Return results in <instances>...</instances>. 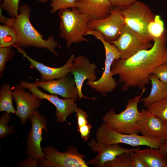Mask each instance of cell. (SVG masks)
Instances as JSON below:
<instances>
[{
	"instance_id": "cell-1",
	"label": "cell",
	"mask_w": 167,
	"mask_h": 167,
	"mask_svg": "<svg viewBox=\"0 0 167 167\" xmlns=\"http://www.w3.org/2000/svg\"><path fill=\"white\" fill-rule=\"evenodd\" d=\"M150 49L141 50L125 59L114 60L112 65L113 75L118 76L122 90L127 91L136 87L142 90L150 81L149 75L159 65L167 62V31L160 37L153 39Z\"/></svg>"
},
{
	"instance_id": "cell-2",
	"label": "cell",
	"mask_w": 167,
	"mask_h": 167,
	"mask_svg": "<svg viewBox=\"0 0 167 167\" xmlns=\"http://www.w3.org/2000/svg\"><path fill=\"white\" fill-rule=\"evenodd\" d=\"M20 13L15 18L12 27L18 34V39L16 44L21 48L34 47L47 49L56 56L58 54L55 50L58 46V43L53 36L45 40L43 35L33 26L29 17L31 8L27 4L19 6Z\"/></svg>"
},
{
	"instance_id": "cell-3",
	"label": "cell",
	"mask_w": 167,
	"mask_h": 167,
	"mask_svg": "<svg viewBox=\"0 0 167 167\" xmlns=\"http://www.w3.org/2000/svg\"><path fill=\"white\" fill-rule=\"evenodd\" d=\"M146 89L142 90L139 95L128 100L125 109L121 112L117 113L111 109L102 117L103 123L112 129L122 134L139 133L137 122L140 112L138 109V104Z\"/></svg>"
},
{
	"instance_id": "cell-4",
	"label": "cell",
	"mask_w": 167,
	"mask_h": 167,
	"mask_svg": "<svg viewBox=\"0 0 167 167\" xmlns=\"http://www.w3.org/2000/svg\"><path fill=\"white\" fill-rule=\"evenodd\" d=\"M60 20V36L66 41L68 47L73 43L88 42L84 37L89 28L90 20L85 15L78 12L75 8L58 11Z\"/></svg>"
},
{
	"instance_id": "cell-5",
	"label": "cell",
	"mask_w": 167,
	"mask_h": 167,
	"mask_svg": "<svg viewBox=\"0 0 167 167\" xmlns=\"http://www.w3.org/2000/svg\"><path fill=\"white\" fill-rule=\"evenodd\" d=\"M90 35L101 41L103 45L105 52V66L104 71L99 79L95 81L88 80L87 84L99 93L105 94L113 91L117 86V83L113 77L111 66L114 60L120 58V53L114 45L106 41L98 31L92 30L90 32Z\"/></svg>"
},
{
	"instance_id": "cell-6",
	"label": "cell",
	"mask_w": 167,
	"mask_h": 167,
	"mask_svg": "<svg viewBox=\"0 0 167 167\" xmlns=\"http://www.w3.org/2000/svg\"><path fill=\"white\" fill-rule=\"evenodd\" d=\"M96 138L97 142L105 144L123 143L134 147L145 145L156 149L165 141L162 139L149 138L135 133H121L109 128L103 123L97 129Z\"/></svg>"
},
{
	"instance_id": "cell-7",
	"label": "cell",
	"mask_w": 167,
	"mask_h": 167,
	"mask_svg": "<svg viewBox=\"0 0 167 167\" xmlns=\"http://www.w3.org/2000/svg\"><path fill=\"white\" fill-rule=\"evenodd\" d=\"M120 9L125 24L141 36L153 41L148 33V28L155 15L149 7L144 3L137 1Z\"/></svg>"
},
{
	"instance_id": "cell-8",
	"label": "cell",
	"mask_w": 167,
	"mask_h": 167,
	"mask_svg": "<svg viewBox=\"0 0 167 167\" xmlns=\"http://www.w3.org/2000/svg\"><path fill=\"white\" fill-rule=\"evenodd\" d=\"M44 158L38 161L43 167H88L84 159L85 156L79 153L76 148L70 146L64 152H60L52 146L42 148Z\"/></svg>"
},
{
	"instance_id": "cell-9",
	"label": "cell",
	"mask_w": 167,
	"mask_h": 167,
	"mask_svg": "<svg viewBox=\"0 0 167 167\" xmlns=\"http://www.w3.org/2000/svg\"><path fill=\"white\" fill-rule=\"evenodd\" d=\"M152 41L141 36L125 24L122 28L119 36L110 43L114 45L120 54V59H125L139 51L150 49L153 44Z\"/></svg>"
},
{
	"instance_id": "cell-10",
	"label": "cell",
	"mask_w": 167,
	"mask_h": 167,
	"mask_svg": "<svg viewBox=\"0 0 167 167\" xmlns=\"http://www.w3.org/2000/svg\"><path fill=\"white\" fill-rule=\"evenodd\" d=\"M29 118L31 123V128L28 134L26 154L28 159L38 161L44 158L41 142L43 139V130L46 132L48 131L47 119L36 109Z\"/></svg>"
},
{
	"instance_id": "cell-11",
	"label": "cell",
	"mask_w": 167,
	"mask_h": 167,
	"mask_svg": "<svg viewBox=\"0 0 167 167\" xmlns=\"http://www.w3.org/2000/svg\"><path fill=\"white\" fill-rule=\"evenodd\" d=\"M20 85L28 89L40 100L46 99L53 104L56 108L55 115L57 121L60 123L65 122L67 117L75 112L78 108L75 102L76 98L62 99L57 95L49 94L42 92L34 83L21 80Z\"/></svg>"
},
{
	"instance_id": "cell-12",
	"label": "cell",
	"mask_w": 167,
	"mask_h": 167,
	"mask_svg": "<svg viewBox=\"0 0 167 167\" xmlns=\"http://www.w3.org/2000/svg\"><path fill=\"white\" fill-rule=\"evenodd\" d=\"M125 25L124 19L121 13L120 8L115 7L107 17L99 20H90L88 27L100 32L106 41L110 43L118 38Z\"/></svg>"
},
{
	"instance_id": "cell-13",
	"label": "cell",
	"mask_w": 167,
	"mask_h": 167,
	"mask_svg": "<svg viewBox=\"0 0 167 167\" xmlns=\"http://www.w3.org/2000/svg\"><path fill=\"white\" fill-rule=\"evenodd\" d=\"M88 146L93 152H97L98 155L94 158L86 161V163L96 167H103L105 162L113 160L118 155L135 152L140 148L139 146L136 148H126L121 147L119 143L105 144L97 142L94 139L88 143Z\"/></svg>"
},
{
	"instance_id": "cell-14",
	"label": "cell",
	"mask_w": 167,
	"mask_h": 167,
	"mask_svg": "<svg viewBox=\"0 0 167 167\" xmlns=\"http://www.w3.org/2000/svg\"><path fill=\"white\" fill-rule=\"evenodd\" d=\"M13 96L16 106L15 113L24 124L34 110L41 105L40 100L32 93L26 91L20 84L14 89Z\"/></svg>"
},
{
	"instance_id": "cell-15",
	"label": "cell",
	"mask_w": 167,
	"mask_h": 167,
	"mask_svg": "<svg viewBox=\"0 0 167 167\" xmlns=\"http://www.w3.org/2000/svg\"><path fill=\"white\" fill-rule=\"evenodd\" d=\"M96 68L95 63L91 62L89 59L84 55H80L74 58L71 67L70 73L73 75L79 99L83 97L94 99L84 96L82 93V89L85 80H96L95 70Z\"/></svg>"
},
{
	"instance_id": "cell-16",
	"label": "cell",
	"mask_w": 167,
	"mask_h": 167,
	"mask_svg": "<svg viewBox=\"0 0 167 167\" xmlns=\"http://www.w3.org/2000/svg\"><path fill=\"white\" fill-rule=\"evenodd\" d=\"M13 47L16 48L24 58L27 59L29 62L31 67L39 72L41 75V80L42 81L58 79L67 75L71 72V67L75 57L74 54H71L63 66L58 68L52 67L33 59L21 47L16 44L14 45Z\"/></svg>"
},
{
	"instance_id": "cell-17",
	"label": "cell",
	"mask_w": 167,
	"mask_h": 167,
	"mask_svg": "<svg viewBox=\"0 0 167 167\" xmlns=\"http://www.w3.org/2000/svg\"><path fill=\"white\" fill-rule=\"evenodd\" d=\"M34 84L51 94L58 95L64 98H77L78 96L74 79L68 74L57 80H36Z\"/></svg>"
},
{
	"instance_id": "cell-18",
	"label": "cell",
	"mask_w": 167,
	"mask_h": 167,
	"mask_svg": "<svg viewBox=\"0 0 167 167\" xmlns=\"http://www.w3.org/2000/svg\"><path fill=\"white\" fill-rule=\"evenodd\" d=\"M137 124L142 135L156 139H162L167 129V125L160 118L145 109L140 112Z\"/></svg>"
},
{
	"instance_id": "cell-19",
	"label": "cell",
	"mask_w": 167,
	"mask_h": 167,
	"mask_svg": "<svg viewBox=\"0 0 167 167\" xmlns=\"http://www.w3.org/2000/svg\"><path fill=\"white\" fill-rule=\"evenodd\" d=\"M113 7L110 0H79L75 8L86 15L90 20H94L108 16Z\"/></svg>"
},
{
	"instance_id": "cell-20",
	"label": "cell",
	"mask_w": 167,
	"mask_h": 167,
	"mask_svg": "<svg viewBox=\"0 0 167 167\" xmlns=\"http://www.w3.org/2000/svg\"><path fill=\"white\" fill-rule=\"evenodd\" d=\"M148 79L152 86L150 93L147 96L141 98L139 101L146 108L167 97V84L162 82L152 73L149 75Z\"/></svg>"
},
{
	"instance_id": "cell-21",
	"label": "cell",
	"mask_w": 167,
	"mask_h": 167,
	"mask_svg": "<svg viewBox=\"0 0 167 167\" xmlns=\"http://www.w3.org/2000/svg\"><path fill=\"white\" fill-rule=\"evenodd\" d=\"M142 159L147 167H167L165 156L161 154L158 149L147 148L135 152Z\"/></svg>"
},
{
	"instance_id": "cell-22",
	"label": "cell",
	"mask_w": 167,
	"mask_h": 167,
	"mask_svg": "<svg viewBox=\"0 0 167 167\" xmlns=\"http://www.w3.org/2000/svg\"><path fill=\"white\" fill-rule=\"evenodd\" d=\"M13 92L10 85L7 84L2 85L0 90V111L15 113L12 105Z\"/></svg>"
},
{
	"instance_id": "cell-23",
	"label": "cell",
	"mask_w": 167,
	"mask_h": 167,
	"mask_svg": "<svg viewBox=\"0 0 167 167\" xmlns=\"http://www.w3.org/2000/svg\"><path fill=\"white\" fill-rule=\"evenodd\" d=\"M18 39L17 33L13 27L4 24L0 25V48L13 47Z\"/></svg>"
},
{
	"instance_id": "cell-24",
	"label": "cell",
	"mask_w": 167,
	"mask_h": 167,
	"mask_svg": "<svg viewBox=\"0 0 167 167\" xmlns=\"http://www.w3.org/2000/svg\"><path fill=\"white\" fill-rule=\"evenodd\" d=\"M147 108V109L160 118L167 125V97L154 102Z\"/></svg>"
},
{
	"instance_id": "cell-25",
	"label": "cell",
	"mask_w": 167,
	"mask_h": 167,
	"mask_svg": "<svg viewBox=\"0 0 167 167\" xmlns=\"http://www.w3.org/2000/svg\"><path fill=\"white\" fill-rule=\"evenodd\" d=\"M165 29L164 22L159 15H155L154 19L149 24L148 30V33L153 40L160 37Z\"/></svg>"
},
{
	"instance_id": "cell-26",
	"label": "cell",
	"mask_w": 167,
	"mask_h": 167,
	"mask_svg": "<svg viewBox=\"0 0 167 167\" xmlns=\"http://www.w3.org/2000/svg\"><path fill=\"white\" fill-rule=\"evenodd\" d=\"M130 152L118 155L113 160L105 162L103 167H131Z\"/></svg>"
},
{
	"instance_id": "cell-27",
	"label": "cell",
	"mask_w": 167,
	"mask_h": 167,
	"mask_svg": "<svg viewBox=\"0 0 167 167\" xmlns=\"http://www.w3.org/2000/svg\"><path fill=\"white\" fill-rule=\"evenodd\" d=\"M50 4V12L54 13L58 11L68 8H75L77 0H51Z\"/></svg>"
},
{
	"instance_id": "cell-28",
	"label": "cell",
	"mask_w": 167,
	"mask_h": 167,
	"mask_svg": "<svg viewBox=\"0 0 167 167\" xmlns=\"http://www.w3.org/2000/svg\"><path fill=\"white\" fill-rule=\"evenodd\" d=\"M12 46L0 48V74L1 77L6 68V62L11 61L15 52L12 50Z\"/></svg>"
},
{
	"instance_id": "cell-29",
	"label": "cell",
	"mask_w": 167,
	"mask_h": 167,
	"mask_svg": "<svg viewBox=\"0 0 167 167\" xmlns=\"http://www.w3.org/2000/svg\"><path fill=\"white\" fill-rule=\"evenodd\" d=\"M10 113L5 112L3 113L0 118V138L2 139L8 135L13 134L14 131L13 126H9L8 123L11 119Z\"/></svg>"
},
{
	"instance_id": "cell-30",
	"label": "cell",
	"mask_w": 167,
	"mask_h": 167,
	"mask_svg": "<svg viewBox=\"0 0 167 167\" xmlns=\"http://www.w3.org/2000/svg\"><path fill=\"white\" fill-rule=\"evenodd\" d=\"M19 0H3L0 7L6 11L8 14L13 18L18 15Z\"/></svg>"
},
{
	"instance_id": "cell-31",
	"label": "cell",
	"mask_w": 167,
	"mask_h": 167,
	"mask_svg": "<svg viewBox=\"0 0 167 167\" xmlns=\"http://www.w3.org/2000/svg\"><path fill=\"white\" fill-rule=\"evenodd\" d=\"M152 73L162 82L167 84V62L156 67L153 71Z\"/></svg>"
},
{
	"instance_id": "cell-32",
	"label": "cell",
	"mask_w": 167,
	"mask_h": 167,
	"mask_svg": "<svg viewBox=\"0 0 167 167\" xmlns=\"http://www.w3.org/2000/svg\"><path fill=\"white\" fill-rule=\"evenodd\" d=\"M75 112L77 119L76 126L78 128L88 123L87 118L89 116L86 112L81 108H78Z\"/></svg>"
},
{
	"instance_id": "cell-33",
	"label": "cell",
	"mask_w": 167,
	"mask_h": 167,
	"mask_svg": "<svg viewBox=\"0 0 167 167\" xmlns=\"http://www.w3.org/2000/svg\"><path fill=\"white\" fill-rule=\"evenodd\" d=\"M130 155L131 167H147L142 159L135 152H130Z\"/></svg>"
},
{
	"instance_id": "cell-34",
	"label": "cell",
	"mask_w": 167,
	"mask_h": 167,
	"mask_svg": "<svg viewBox=\"0 0 167 167\" xmlns=\"http://www.w3.org/2000/svg\"><path fill=\"white\" fill-rule=\"evenodd\" d=\"M92 128L91 125L89 124L82 126L78 128L77 131L79 132L81 138L84 141L87 142L88 141Z\"/></svg>"
},
{
	"instance_id": "cell-35",
	"label": "cell",
	"mask_w": 167,
	"mask_h": 167,
	"mask_svg": "<svg viewBox=\"0 0 167 167\" xmlns=\"http://www.w3.org/2000/svg\"><path fill=\"white\" fill-rule=\"evenodd\" d=\"M110 1L113 7L122 8L134 3L137 0H110Z\"/></svg>"
},
{
	"instance_id": "cell-36",
	"label": "cell",
	"mask_w": 167,
	"mask_h": 167,
	"mask_svg": "<svg viewBox=\"0 0 167 167\" xmlns=\"http://www.w3.org/2000/svg\"><path fill=\"white\" fill-rule=\"evenodd\" d=\"M2 8H0V22L9 26L12 27L15 18H8L3 15L2 13Z\"/></svg>"
},
{
	"instance_id": "cell-37",
	"label": "cell",
	"mask_w": 167,
	"mask_h": 167,
	"mask_svg": "<svg viewBox=\"0 0 167 167\" xmlns=\"http://www.w3.org/2000/svg\"><path fill=\"white\" fill-rule=\"evenodd\" d=\"M158 150L161 154L165 156H167V141H165Z\"/></svg>"
},
{
	"instance_id": "cell-38",
	"label": "cell",
	"mask_w": 167,
	"mask_h": 167,
	"mask_svg": "<svg viewBox=\"0 0 167 167\" xmlns=\"http://www.w3.org/2000/svg\"><path fill=\"white\" fill-rule=\"evenodd\" d=\"M162 139H163L165 141H167V129L163 136Z\"/></svg>"
},
{
	"instance_id": "cell-39",
	"label": "cell",
	"mask_w": 167,
	"mask_h": 167,
	"mask_svg": "<svg viewBox=\"0 0 167 167\" xmlns=\"http://www.w3.org/2000/svg\"><path fill=\"white\" fill-rule=\"evenodd\" d=\"M38 1L41 3H45L48 0H36Z\"/></svg>"
},
{
	"instance_id": "cell-40",
	"label": "cell",
	"mask_w": 167,
	"mask_h": 167,
	"mask_svg": "<svg viewBox=\"0 0 167 167\" xmlns=\"http://www.w3.org/2000/svg\"><path fill=\"white\" fill-rule=\"evenodd\" d=\"M77 0V1H78L79 0Z\"/></svg>"
},
{
	"instance_id": "cell-41",
	"label": "cell",
	"mask_w": 167,
	"mask_h": 167,
	"mask_svg": "<svg viewBox=\"0 0 167 167\" xmlns=\"http://www.w3.org/2000/svg\"></svg>"
}]
</instances>
